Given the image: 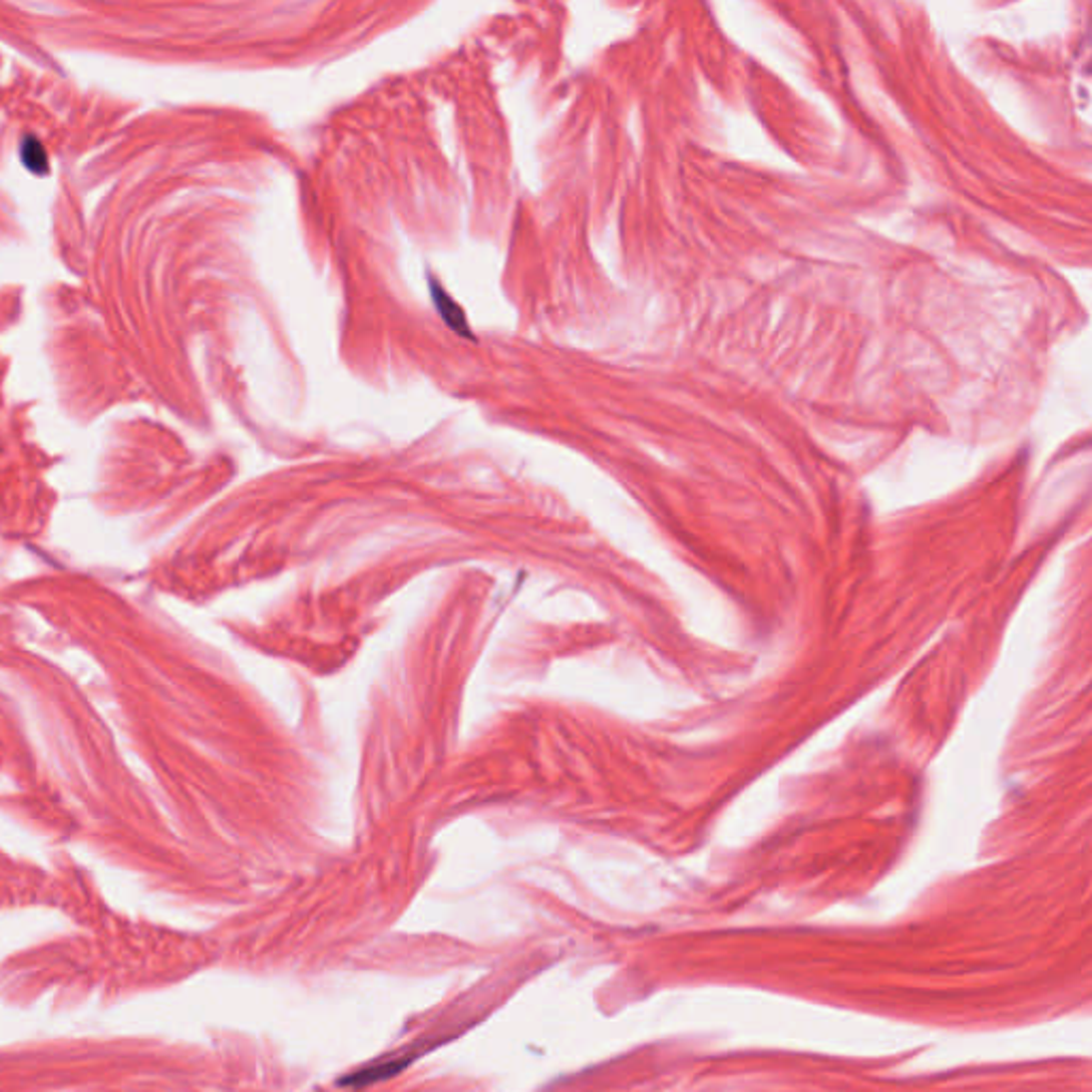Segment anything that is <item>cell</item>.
<instances>
[{
  "mask_svg": "<svg viewBox=\"0 0 1092 1092\" xmlns=\"http://www.w3.org/2000/svg\"><path fill=\"white\" fill-rule=\"evenodd\" d=\"M429 292H432V301L436 305V312L440 314V318L449 325L457 335L461 337H470V340H474V335L470 331V325H468V318H466V312L461 310V305L449 295V292L444 290V286L432 278L429 275Z\"/></svg>",
  "mask_w": 1092,
  "mask_h": 1092,
  "instance_id": "obj_1",
  "label": "cell"
},
{
  "mask_svg": "<svg viewBox=\"0 0 1092 1092\" xmlns=\"http://www.w3.org/2000/svg\"><path fill=\"white\" fill-rule=\"evenodd\" d=\"M22 161L28 167V172L43 176L48 169V157H45L43 146L35 140V137H26L22 144Z\"/></svg>",
  "mask_w": 1092,
  "mask_h": 1092,
  "instance_id": "obj_2",
  "label": "cell"
}]
</instances>
